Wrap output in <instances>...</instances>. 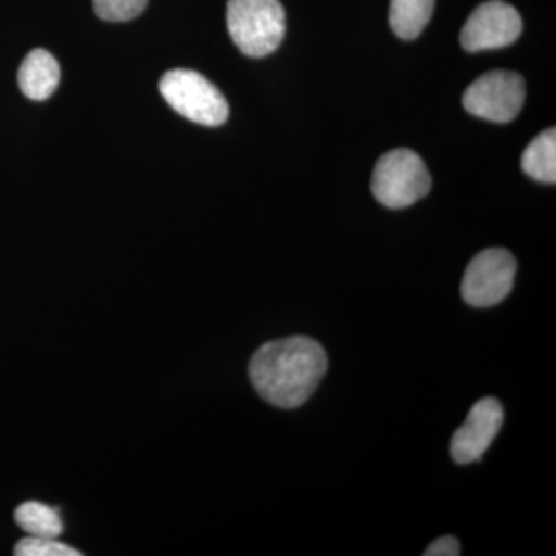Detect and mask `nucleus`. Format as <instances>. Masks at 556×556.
Instances as JSON below:
<instances>
[{
	"label": "nucleus",
	"mask_w": 556,
	"mask_h": 556,
	"mask_svg": "<svg viewBox=\"0 0 556 556\" xmlns=\"http://www.w3.org/2000/svg\"><path fill=\"white\" fill-rule=\"evenodd\" d=\"M504 422V409L500 401L484 397L478 401L452 438L450 453L457 464H471L481 460L492 445Z\"/></svg>",
	"instance_id": "6e6552de"
},
{
	"label": "nucleus",
	"mask_w": 556,
	"mask_h": 556,
	"mask_svg": "<svg viewBox=\"0 0 556 556\" xmlns=\"http://www.w3.org/2000/svg\"><path fill=\"white\" fill-rule=\"evenodd\" d=\"M14 521L28 536L60 538L64 532L60 511L38 501L21 504L14 511Z\"/></svg>",
	"instance_id": "f8f14e48"
},
{
	"label": "nucleus",
	"mask_w": 556,
	"mask_h": 556,
	"mask_svg": "<svg viewBox=\"0 0 556 556\" xmlns=\"http://www.w3.org/2000/svg\"><path fill=\"white\" fill-rule=\"evenodd\" d=\"M160 91L175 112L201 126L226 123L229 105L222 91L193 70H170L160 80Z\"/></svg>",
	"instance_id": "7ed1b4c3"
},
{
	"label": "nucleus",
	"mask_w": 556,
	"mask_h": 556,
	"mask_svg": "<svg viewBox=\"0 0 556 556\" xmlns=\"http://www.w3.org/2000/svg\"><path fill=\"white\" fill-rule=\"evenodd\" d=\"M327 369L324 346L317 340L294 336L260 346L249 364V378L263 401L292 409L313 396Z\"/></svg>",
	"instance_id": "f257e3e1"
},
{
	"label": "nucleus",
	"mask_w": 556,
	"mask_h": 556,
	"mask_svg": "<svg viewBox=\"0 0 556 556\" xmlns=\"http://www.w3.org/2000/svg\"><path fill=\"white\" fill-rule=\"evenodd\" d=\"M17 556H79L76 548L62 544L56 538L28 536L21 540L14 547Z\"/></svg>",
	"instance_id": "4468645a"
},
{
	"label": "nucleus",
	"mask_w": 556,
	"mask_h": 556,
	"mask_svg": "<svg viewBox=\"0 0 556 556\" xmlns=\"http://www.w3.org/2000/svg\"><path fill=\"white\" fill-rule=\"evenodd\" d=\"M426 556H457L460 555L459 541L455 536H442L434 540L424 552Z\"/></svg>",
	"instance_id": "2eb2a0df"
},
{
	"label": "nucleus",
	"mask_w": 556,
	"mask_h": 556,
	"mask_svg": "<svg viewBox=\"0 0 556 556\" xmlns=\"http://www.w3.org/2000/svg\"><path fill=\"white\" fill-rule=\"evenodd\" d=\"M226 21L233 43L251 58L274 53L287 31L280 0H229Z\"/></svg>",
	"instance_id": "f03ea898"
},
{
	"label": "nucleus",
	"mask_w": 556,
	"mask_h": 556,
	"mask_svg": "<svg viewBox=\"0 0 556 556\" xmlns=\"http://www.w3.org/2000/svg\"><path fill=\"white\" fill-rule=\"evenodd\" d=\"M529 177L547 185L556 182V130L547 129L527 146L521 159Z\"/></svg>",
	"instance_id": "9d476101"
},
{
	"label": "nucleus",
	"mask_w": 556,
	"mask_h": 556,
	"mask_svg": "<svg viewBox=\"0 0 556 556\" xmlns=\"http://www.w3.org/2000/svg\"><path fill=\"white\" fill-rule=\"evenodd\" d=\"M60 64L53 54L42 49L30 51L17 73L22 93L33 101L49 100L60 86Z\"/></svg>",
	"instance_id": "1a4fd4ad"
},
{
	"label": "nucleus",
	"mask_w": 556,
	"mask_h": 556,
	"mask_svg": "<svg viewBox=\"0 0 556 556\" xmlns=\"http://www.w3.org/2000/svg\"><path fill=\"white\" fill-rule=\"evenodd\" d=\"M525 101V79L518 73L504 70L482 75L468 87L463 98L468 113L493 123H510L517 118Z\"/></svg>",
	"instance_id": "423d86ee"
},
{
	"label": "nucleus",
	"mask_w": 556,
	"mask_h": 556,
	"mask_svg": "<svg viewBox=\"0 0 556 556\" xmlns=\"http://www.w3.org/2000/svg\"><path fill=\"white\" fill-rule=\"evenodd\" d=\"M522 20L518 10L503 0L481 3L460 31V46L470 53L503 49L519 38Z\"/></svg>",
	"instance_id": "0eeeda50"
},
{
	"label": "nucleus",
	"mask_w": 556,
	"mask_h": 556,
	"mask_svg": "<svg viewBox=\"0 0 556 556\" xmlns=\"http://www.w3.org/2000/svg\"><path fill=\"white\" fill-rule=\"evenodd\" d=\"M431 188V177L424 160L408 149L387 152L372 172V195L383 206L402 208L424 199Z\"/></svg>",
	"instance_id": "20e7f679"
},
{
	"label": "nucleus",
	"mask_w": 556,
	"mask_h": 556,
	"mask_svg": "<svg viewBox=\"0 0 556 556\" xmlns=\"http://www.w3.org/2000/svg\"><path fill=\"white\" fill-rule=\"evenodd\" d=\"M517 262L506 249L479 252L464 273L460 294L467 305L489 308L503 302L514 288Z\"/></svg>",
	"instance_id": "39448f33"
},
{
	"label": "nucleus",
	"mask_w": 556,
	"mask_h": 556,
	"mask_svg": "<svg viewBox=\"0 0 556 556\" xmlns=\"http://www.w3.org/2000/svg\"><path fill=\"white\" fill-rule=\"evenodd\" d=\"M434 0H391L390 25L397 38L416 39L433 14Z\"/></svg>",
	"instance_id": "9b49d317"
},
{
	"label": "nucleus",
	"mask_w": 556,
	"mask_h": 556,
	"mask_svg": "<svg viewBox=\"0 0 556 556\" xmlns=\"http://www.w3.org/2000/svg\"><path fill=\"white\" fill-rule=\"evenodd\" d=\"M149 0H93L94 13L102 21L126 22L144 11Z\"/></svg>",
	"instance_id": "ddd939ff"
}]
</instances>
